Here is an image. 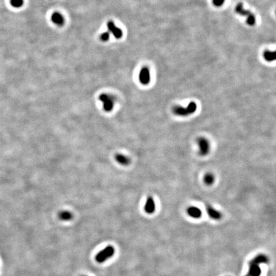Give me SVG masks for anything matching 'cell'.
Wrapping results in <instances>:
<instances>
[{
	"label": "cell",
	"mask_w": 276,
	"mask_h": 276,
	"mask_svg": "<svg viewBox=\"0 0 276 276\" xmlns=\"http://www.w3.org/2000/svg\"><path fill=\"white\" fill-rule=\"evenodd\" d=\"M215 181V177L212 173L208 172L206 173L203 178V182L206 185H212Z\"/></svg>",
	"instance_id": "9a60e30c"
},
{
	"label": "cell",
	"mask_w": 276,
	"mask_h": 276,
	"mask_svg": "<svg viewBox=\"0 0 276 276\" xmlns=\"http://www.w3.org/2000/svg\"><path fill=\"white\" fill-rule=\"evenodd\" d=\"M155 209L156 205L155 200L152 197L150 196L147 198L145 205H144V212L148 213V214H152V213H154L155 212Z\"/></svg>",
	"instance_id": "30bf717a"
},
{
	"label": "cell",
	"mask_w": 276,
	"mask_h": 276,
	"mask_svg": "<svg viewBox=\"0 0 276 276\" xmlns=\"http://www.w3.org/2000/svg\"><path fill=\"white\" fill-rule=\"evenodd\" d=\"M199 148V154L202 156H206L210 151V144L205 137H199L197 140Z\"/></svg>",
	"instance_id": "8992f818"
},
{
	"label": "cell",
	"mask_w": 276,
	"mask_h": 276,
	"mask_svg": "<svg viewBox=\"0 0 276 276\" xmlns=\"http://www.w3.org/2000/svg\"><path fill=\"white\" fill-rule=\"evenodd\" d=\"M270 260L265 254H259L249 262V269L245 276H261V268L260 265L267 264Z\"/></svg>",
	"instance_id": "6da1fadb"
},
{
	"label": "cell",
	"mask_w": 276,
	"mask_h": 276,
	"mask_svg": "<svg viewBox=\"0 0 276 276\" xmlns=\"http://www.w3.org/2000/svg\"><path fill=\"white\" fill-rule=\"evenodd\" d=\"M100 101L103 105V109L106 112L111 111L114 108L115 103V99L112 95L103 93L101 94L99 97Z\"/></svg>",
	"instance_id": "277c9868"
},
{
	"label": "cell",
	"mask_w": 276,
	"mask_h": 276,
	"mask_svg": "<svg viewBox=\"0 0 276 276\" xmlns=\"http://www.w3.org/2000/svg\"><path fill=\"white\" fill-rule=\"evenodd\" d=\"M115 160L118 164L123 165H127L130 162V160L129 157L120 154H118L115 155Z\"/></svg>",
	"instance_id": "4fadbf2b"
},
{
	"label": "cell",
	"mask_w": 276,
	"mask_h": 276,
	"mask_svg": "<svg viewBox=\"0 0 276 276\" xmlns=\"http://www.w3.org/2000/svg\"><path fill=\"white\" fill-rule=\"evenodd\" d=\"M51 20L53 23L59 26H63L65 23V19L64 17L58 12H54L51 16Z\"/></svg>",
	"instance_id": "7c38bea8"
},
{
	"label": "cell",
	"mask_w": 276,
	"mask_h": 276,
	"mask_svg": "<svg viewBox=\"0 0 276 276\" xmlns=\"http://www.w3.org/2000/svg\"><path fill=\"white\" fill-rule=\"evenodd\" d=\"M59 217L61 220H69L72 219L73 216L72 213L68 211H63L59 213Z\"/></svg>",
	"instance_id": "2e32d148"
},
{
	"label": "cell",
	"mask_w": 276,
	"mask_h": 276,
	"mask_svg": "<svg viewBox=\"0 0 276 276\" xmlns=\"http://www.w3.org/2000/svg\"><path fill=\"white\" fill-rule=\"evenodd\" d=\"M224 2H225V0H212L213 5L217 6V7L221 6L223 5V3H224Z\"/></svg>",
	"instance_id": "d6986e66"
},
{
	"label": "cell",
	"mask_w": 276,
	"mask_h": 276,
	"mask_svg": "<svg viewBox=\"0 0 276 276\" xmlns=\"http://www.w3.org/2000/svg\"><path fill=\"white\" fill-rule=\"evenodd\" d=\"M11 5L15 8L21 7L24 3L23 0H10Z\"/></svg>",
	"instance_id": "e0dca14e"
},
{
	"label": "cell",
	"mask_w": 276,
	"mask_h": 276,
	"mask_svg": "<svg viewBox=\"0 0 276 276\" xmlns=\"http://www.w3.org/2000/svg\"><path fill=\"white\" fill-rule=\"evenodd\" d=\"M263 57L267 61H273L276 59V53L275 51H265L263 53Z\"/></svg>",
	"instance_id": "5bb4252c"
},
{
	"label": "cell",
	"mask_w": 276,
	"mask_h": 276,
	"mask_svg": "<svg viewBox=\"0 0 276 276\" xmlns=\"http://www.w3.org/2000/svg\"><path fill=\"white\" fill-rule=\"evenodd\" d=\"M83 276H85V275H83Z\"/></svg>",
	"instance_id": "ffe728a7"
},
{
	"label": "cell",
	"mask_w": 276,
	"mask_h": 276,
	"mask_svg": "<svg viewBox=\"0 0 276 276\" xmlns=\"http://www.w3.org/2000/svg\"><path fill=\"white\" fill-rule=\"evenodd\" d=\"M109 37H110L109 32L107 31L102 33L100 37V38L102 41H103V42H107V41L109 39Z\"/></svg>",
	"instance_id": "ac0fdd59"
},
{
	"label": "cell",
	"mask_w": 276,
	"mask_h": 276,
	"mask_svg": "<svg viewBox=\"0 0 276 276\" xmlns=\"http://www.w3.org/2000/svg\"><path fill=\"white\" fill-rule=\"evenodd\" d=\"M114 248L111 245H109L96 255L95 260L99 263H103L107 259L111 258L114 255Z\"/></svg>",
	"instance_id": "5b68a950"
},
{
	"label": "cell",
	"mask_w": 276,
	"mask_h": 276,
	"mask_svg": "<svg viewBox=\"0 0 276 276\" xmlns=\"http://www.w3.org/2000/svg\"><path fill=\"white\" fill-rule=\"evenodd\" d=\"M206 210L208 216L213 220H219L222 219L223 214L222 213L219 212V210H216L215 208L210 205H206Z\"/></svg>",
	"instance_id": "ba28073f"
},
{
	"label": "cell",
	"mask_w": 276,
	"mask_h": 276,
	"mask_svg": "<svg viewBox=\"0 0 276 276\" xmlns=\"http://www.w3.org/2000/svg\"><path fill=\"white\" fill-rule=\"evenodd\" d=\"M150 79L151 78L149 68L147 67H143L139 75V79L140 82L143 85H147L150 83Z\"/></svg>",
	"instance_id": "52a82bcc"
},
{
	"label": "cell",
	"mask_w": 276,
	"mask_h": 276,
	"mask_svg": "<svg viewBox=\"0 0 276 276\" xmlns=\"http://www.w3.org/2000/svg\"><path fill=\"white\" fill-rule=\"evenodd\" d=\"M197 109V104L195 102H191L188 106L184 107L180 106H176L172 107V111L174 114L179 116H187L194 113Z\"/></svg>",
	"instance_id": "7a4b0ae2"
},
{
	"label": "cell",
	"mask_w": 276,
	"mask_h": 276,
	"mask_svg": "<svg viewBox=\"0 0 276 276\" xmlns=\"http://www.w3.org/2000/svg\"><path fill=\"white\" fill-rule=\"evenodd\" d=\"M187 215L193 219H199L202 217V211L197 206H191L187 209Z\"/></svg>",
	"instance_id": "8fae6325"
},
{
	"label": "cell",
	"mask_w": 276,
	"mask_h": 276,
	"mask_svg": "<svg viewBox=\"0 0 276 276\" xmlns=\"http://www.w3.org/2000/svg\"><path fill=\"white\" fill-rule=\"evenodd\" d=\"M107 29L109 30V32H111L113 36L116 38H121L122 37L123 35V33L121 29H120L119 27H117L113 21H111L110 20L107 23Z\"/></svg>",
	"instance_id": "9c48e42d"
},
{
	"label": "cell",
	"mask_w": 276,
	"mask_h": 276,
	"mask_svg": "<svg viewBox=\"0 0 276 276\" xmlns=\"http://www.w3.org/2000/svg\"><path fill=\"white\" fill-rule=\"evenodd\" d=\"M234 10L238 14L241 16L247 17L246 22L247 24H249V26H254L256 23V17H255L254 15L249 10L244 9L242 3H238Z\"/></svg>",
	"instance_id": "3957f363"
}]
</instances>
